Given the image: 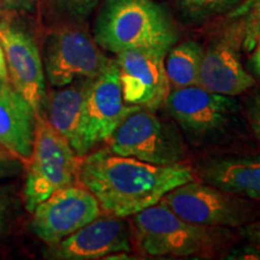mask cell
Wrapping results in <instances>:
<instances>
[{
  "mask_svg": "<svg viewBox=\"0 0 260 260\" xmlns=\"http://www.w3.org/2000/svg\"><path fill=\"white\" fill-rule=\"evenodd\" d=\"M193 180L186 162L149 164L109 148L81 159L77 175V182L96 198L103 213L122 218L153 206L169 191Z\"/></svg>",
  "mask_w": 260,
  "mask_h": 260,
  "instance_id": "6da1fadb",
  "label": "cell"
},
{
  "mask_svg": "<svg viewBox=\"0 0 260 260\" xmlns=\"http://www.w3.org/2000/svg\"><path fill=\"white\" fill-rule=\"evenodd\" d=\"M177 30L164 8L153 0H105L94 23V40L103 50L169 52Z\"/></svg>",
  "mask_w": 260,
  "mask_h": 260,
  "instance_id": "7a4b0ae2",
  "label": "cell"
},
{
  "mask_svg": "<svg viewBox=\"0 0 260 260\" xmlns=\"http://www.w3.org/2000/svg\"><path fill=\"white\" fill-rule=\"evenodd\" d=\"M132 222L139 248L153 256L209 258L230 235L223 228L188 222L160 203L133 214Z\"/></svg>",
  "mask_w": 260,
  "mask_h": 260,
  "instance_id": "3957f363",
  "label": "cell"
},
{
  "mask_svg": "<svg viewBox=\"0 0 260 260\" xmlns=\"http://www.w3.org/2000/svg\"><path fill=\"white\" fill-rule=\"evenodd\" d=\"M80 160L69 142L39 115L32 151L25 164V209L32 212L52 193L76 183Z\"/></svg>",
  "mask_w": 260,
  "mask_h": 260,
  "instance_id": "277c9868",
  "label": "cell"
},
{
  "mask_svg": "<svg viewBox=\"0 0 260 260\" xmlns=\"http://www.w3.org/2000/svg\"><path fill=\"white\" fill-rule=\"evenodd\" d=\"M112 153L155 165L183 162L187 151L181 133L152 110L138 107L107 140Z\"/></svg>",
  "mask_w": 260,
  "mask_h": 260,
  "instance_id": "5b68a950",
  "label": "cell"
},
{
  "mask_svg": "<svg viewBox=\"0 0 260 260\" xmlns=\"http://www.w3.org/2000/svg\"><path fill=\"white\" fill-rule=\"evenodd\" d=\"M111 60L103 53L94 38L77 25L56 27L45 37L42 48L45 76L56 88L80 79H94Z\"/></svg>",
  "mask_w": 260,
  "mask_h": 260,
  "instance_id": "8992f818",
  "label": "cell"
},
{
  "mask_svg": "<svg viewBox=\"0 0 260 260\" xmlns=\"http://www.w3.org/2000/svg\"><path fill=\"white\" fill-rule=\"evenodd\" d=\"M159 203L181 218L206 226L241 228L254 218L249 199L194 180L170 190Z\"/></svg>",
  "mask_w": 260,
  "mask_h": 260,
  "instance_id": "52a82bcc",
  "label": "cell"
},
{
  "mask_svg": "<svg viewBox=\"0 0 260 260\" xmlns=\"http://www.w3.org/2000/svg\"><path fill=\"white\" fill-rule=\"evenodd\" d=\"M164 105L191 142H207L223 135L239 109L234 96L213 93L199 84L171 89Z\"/></svg>",
  "mask_w": 260,
  "mask_h": 260,
  "instance_id": "ba28073f",
  "label": "cell"
},
{
  "mask_svg": "<svg viewBox=\"0 0 260 260\" xmlns=\"http://www.w3.org/2000/svg\"><path fill=\"white\" fill-rule=\"evenodd\" d=\"M243 40L245 32L241 22L230 17L204 50L198 84L228 96L240 95L253 87L254 79L247 73L241 61Z\"/></svg>",
  "mask_w": 260,
  "mask_h": 260,
  "instance_id": "9c48e42d",
  "label": "cell"
},
{
  "mask_svg": "<svg viewBox=\"0 0 260 260\" xmlns=\"http://www.w3.org/2000/svg\"><path fill=\"white\" fill-rule=\"evenodd\" d=\"M31 213L32 233L47 246H53L93 222L103 211L88 189L71 184L52 193Z\"/></svg>",
  "mask_w": 260,
  "mask_h": 260,
  "instance_id": "30bf717a",
  "label": "cell"
},
{
  "mask_svg": "<svg viewBox=\"0 0 260 260\" xmlns=\"http://www.w3.org/2000/svg\"><path fill=\"white\" fill-rule=\"evenodd\" d=\"M138 107L128 105L123 99L118 65L112 59L103 73L89 80L87 87L82 121L84 155L107 141L123 119Z\"/></svg>",
  "mask_w": 260,
  "mask_h": 260,
  "instance_id": "8fae6325",
  "label": "cell"
},
{
  "mask_svg": "<svg viewBox=\"0 0 260 260\" xmlns=\"http://www.w3.org/2000/svg\"><path fill=\"white\" fill-rule=\"evenodd\" d=\"M0 44L4 50L10 83L41 113L46 98V76L40 50L32 34L17 18H0Z\"/></svg>",
  "mask_w": 260,
  "mask_h": 260,
  "instance_id": "7c38bea8",
  "label": "cell"
},
{
  "mask_svg": "<svg viewBox=\"0 0 260 260\" xmlns=\"http://www.w3.org/2000/svg\"><path fill=\"white\" fill-rule=\"evenodd\" d=\"M167 52L130 50L117 54L123 99L128 105L155 111L165 104L171 87L165 71Z\"/></svg>",
  "mask_w": 260,
  "mask_h": 260,
  "instance_id": "4fadbf2b",
  "label": "cell"
},
{
  "mask_svg": "<svg viewBox=\"0 0 260 260\" xmlns=\"http://www.w3.org/2000/svg\"><path fill=\"white\" fill-rule=\"evenodd\" d=\"M132 251L130 230L122 217L100 214L87 225L48 246L45 256L57 260H93Z\"/></svg>",
  "mask_w": 260,
  "mask_h": 260,
  "instance_id": "5bb4252c",
  "label": "cell"
},
{
  "mask_svg": "<svg viewBox=\"0 0 260 260\" xmlns=\"http://www.w3.org/2000/svg\"><path fill=\"white\" fill-rule=\"evenodd\" d=\"M37 117L11 83L0 81V147L24 165L32 151Z\"/></svg>",
  "mask_w": 260,
  "mask_h": 260,
  "instance_id": "9a60e30c",
  "label": "cell"
},
{
  "mask_svg": "<svg viewBox=\"0 0 260 260\" xmlns=\"http://www.w3.org/2000/svg\"><path fill=\"white\" fill-rule=\"evenodd\" d=\"M203 182L249 200L260 199V154L218 155L198 167Z\"/></svg>",
  "mask_w": 260,
  "mask_h": 260,
  "instance_id": "2e32d148",
  "label": "cell"
},
{
  "mask_svg": "<svg viewBox=\"0 0 260 260\" xmlns=\"http://www.w3.org/2000/svg\"><path fill=\"white\" fill-rule=\"evenodd\" d=\"M90 79H80L46 94L40 115L58 134L69 142L79 157H83V104Z\"/></svg>",
  "mask_w": 260,
  "mask_h": 260,
  "instance_id": "e0dca14e",
  "label": "cell"
},
{
  "mask_svg": "<svg viewBox=\"0 0 260 260\" xmlns=\"http://www.w3.org/2000/svg\"><path fill=\"white\" fill-rule=\"evenodd\" d=\"M204 48L197 41H184L172 46L165 60V71L171 89L184 88L199 83Z\"/></svg>",
  "mask_w": 260,
  "mask_h": 260,
  "instance_id": "ac0fdd59",
  "label": "cell"
},
{
  "mask_svg": "<svg viewBox=\"0 0 260 260\" xmlns=\"http://www.w3.org/2000/svg\"><path fill=\"white\" fill-rule=\"evenodd\" d=\"M243 0H175L181 15L191 23H201L232 11Z\"/></svg>",
  "mask_w": 260,
  "mask_h": 260,
  "instance_id": "d6986e66",
  "label": "cell"
},
{
  "mask_svg": "<svg viewBox=\"0 0 260 260\" xmlns=\"http://www.w3.org/2000/svg\"><path fill=\"white\" fill-rule=\"evenodd\" d=\"M230 17H235L241 22L245 32L243 47L247 51H252L260 34V0H243L233 10Z\"/></svg>",
  "mask_w": 260,
  "mask_h": 260,
  "instance_id": "ffe728a7",
  "label": "cell"
},
{
  "mask_svg": "<svg viewBox=\"0 0 260 260\" xmlns=\"http://www.w3.org/2000/svg\"><path fill=\"white\" fill-rule=\"evenodd\" d=\"M52 6L63 17L73 22L84 21L102 0H50Z\"/></svg>",
  "mask_w": 260,
  "mask_h": 260,
  "instance_id": "44dd1931",
  "label": "cell"
},
{
  "mask_svg": "<svg viewBox=\"0 0 260 260\" xmlns=\"http://www.w3.org/2000/svg\"><path fill=\"white\" fill-rule=\"evenodd\" d=\"M42 0H0V18H19L30 15Z\"/></svg>",
  "mask_w": 260,
  "mask_h": 260,
  "instance_id": "7402d4cb",
  "label": "cell"
},
{
  "mask_svg": "<svg viewBox=\"0 0 260 260\" xmlns=\"http://www.w3.org/2000/svg\"><path fill=\"white\" fill-rule=\"evenodd\" d=\"M12 197L6 188H0V239L9 232L12 219Z\"/></svg>",
  "mask_w": 260,
  "mask_h": 260,
  "instance_id": "603a6c76",
  "label": "cell"
},
{
  "mask_svg": "<svg viewBox=\"0 0 260 260\" xmlns=\"http://www.w3.org/2000/svg\"><path fill=\"white\" fill-rule=\"evenodd\" d=\"M23 162L8 152L0 151V178L16 176L21 171Z\"/></svg>",
  "mask_w": 260,
  "mask_h": 260,
  "instance_id": "cb8c5ba5",
  "label": "cell"
},
{
  "mask_svg": "<svg viewBox=\"0 0 260 260\" xmlns=\"http://www.w3.org/2000/svg\"><path fill=\"white\" fill-rule=\"evenodd\" d=\"M248 118L254 135L260 141V90L251 96L248 102Z\"/></svg>",
  "mask_w": 260,
  "mask_h": 260,
  "instance_id": "d4e9b609",
  "label": "cell"
},
{
  "mask_svg": "<svg viewBox=\"0 0 260 260\" xmlns=\"http://www.w3.org/2000/svg\"><path fill=\"white\" fill-rule=\"evenodd\" d=\"M241 228V235L248 241V245L260 252V222H249Z\"/></svg>",
  "mask_w": 260,
  "mask_h": 260,
  "instance_id": "484cf974",
  "label": "cell"
},
{
  "mask_svg": "<svg viewBox=\"0 0 260 260\" xmlns=\"http://www.w3.org/2000/svg\"><path fill=\"white\" fill-rule=\"evenodd\" d=\"M252 51H253V56L251 59L252 69L260 77V34L258 39H256L254 48H253Z\"/></svg>",
  "mask_w": 260,
  "mask_h": 260,
  "instance_id": "4316f807",
  "label": "cell"
},
{
  "mask_svg": "<svg viewBox=\"0 0 260 260\" xmlns=\"http://www.w3.org/2000/svg\"><path fill=\"white\" fill-rule=\"evenodd\" d=\"M0 81H5V82H10L8 68H6V60L4 50H3L2 44H0Z\"/></svg>",
  "mask_w": 260,
  "mask_h": 260,
  "instance_id": "83f0119b",
  "label": "cell"
}]
</instances>
